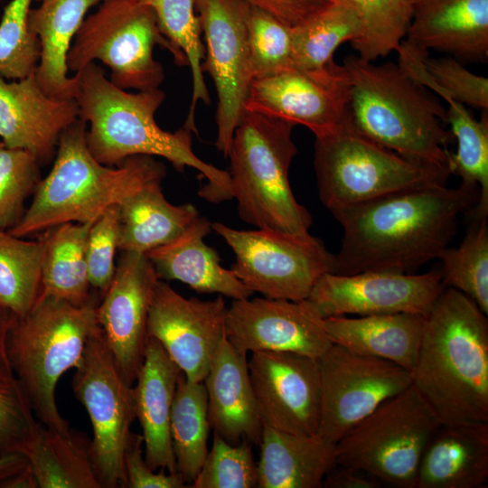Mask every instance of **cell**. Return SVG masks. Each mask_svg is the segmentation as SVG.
Returning a JSON list of instances; mask_svg holds the SVG:
<instances>
[{
    "label": "cell",
    "instance_id": "cell-40",
    "mask_svg": "<svg viewBox=\"0 0 488 488\" xmlns=\"http://www.w3.org/2000/svg\"><path fill=\"white\" fill-rule=\"evenodd\" d=\"M350 5L360 21V33L351 44L367 61L397 52L412 17V0H329Z\"/></svg>",
    "mask_w": 488,
    "mask_h": 488
},
{
    "label": "cell",
    "instance_id": "cell-34",
    "mask_svg": "<svg viewBox=\"0 0 488 488\" xmlns=\"http://www.w3.org/2000/svg\"><path fill=\"white\" fill-rule=\"evenodd\" d=\"M448 104L446 123L457 142L455 153H448L450 174L461 178V183L479 189L476 204L465 214L470 219L488 217V114L475 119L464 104L454 99Z\"/></svg>",
    "mask_w": 488,
    "mask_h": 488
},
{
    "label": "cell",
    "instance_id": "cell-31",
    "mask_svg": "<svg viewBox=\"0 0 488 488\" xmlns=\"http://www.w3.org/2000/svg\"><path fill=\"white\" fill-rule=\"evenodd\" d=\"M91 441L80 432L67 434L38 426L23 455L41 488H101L90 453Z\"/></svg>",
    "mask_w": 488,
    "mask_h": 488
},
{
    "label": "cell",
    "instance_id": "cell-39",
    "mask_svg": "<svg viewBox=\"0 0 488 488\" xmlns=\"http://www.w3.org/2000/svg\"><path fill=\"white\" fill-rule=\"evenodd\" d=\"M468 230L456 248L439 255L440 272L446 287L472 299L488 314V217L470 219Z\"/></svg>",
    "mask_w": 488,
    "mask_h": 488
},
{
    "label": "cell",
    "instance_id": "cell-48",
    "mask_svg": "<svg viewBox=\"0 0 488 488\" xmlns=\"http://www.w3.org/2000/svg\"><path fill=\"white\" fill-rule=\"evenodd\" d=\"M288 27H296L326 6L329 0H245Z\"/></svg>",
    "mask_w": 488,
    "mask_h": 488
},
{
    "label": "cell",
    "instance_id": "cell-14",
    "mask_svg": "<svg viewBox=\"0 0 488 488\" xmlns=\"http://www.w3.org/2000/svg\"><path fill=\"white\" fill-rule=\"evenodd\" d=\"M195 9L205 42L202 72L209 73L218 96L215 145L227 157L253 80L248 40L250 5L245 0H195Z\"/></svg>",
    "mask_w": 488,
    "mask_h": 488
},
{
    "label": "cell",
    "instance_id": "cell-33",
    "mask_svg": "<svg viewBox=\"0 0 488 488\" xmlns=\"http://www.w3.org/2000/svg\"><path fill=\"white\" fill-rule=\"evenodd\" d=\"M207 393L203 381L180 373L173 401L170 435L177 473L192 483L208 454L210 430Z\"/></svg>",
    "mask_w": 488,
    "mask_h": 488
},
{
    "label": "cell",
    "instance_id": "cell-25",
    "mask_svg": "<svg viewBox=\"0 0 488 488\" xmlns=\"http://www.w3.org/2000/svg\"><path fill=\"white\" fill-rule=\"evenodd\" d=\"M488 480V422L442 423L429 439L415 488H481Z\"/></svg>",
    "mask_w": 488,
    "mask_h": 488
},
{
    "label": "cell",
    "instance_id": "cell-13",
    "mask_svg": "<svg viewBox=\"0 0 488 488\" xmlns=\"http://www.w3.org/2000/svg\"><path fill=\"white\" fill-rule=\"evenodd\" d=\"M322 408L317 436L336 444L388 399L412 385L410 371L333 343L319 358Z\"/></svg>",
    "mask_w": 488,
    "mask_h": 488
},
{
    "label": "cell",
    "instance_id": "cell-7",
    "mask_svg": "<svg viewBox=\"0 0 488 488\" xmlns=\"http://www.w3.org/2000/svg\"><path fill=\"white\" fill-rule=\"evenodd\" d=\"M92 301L77 306L52 296H40L22 317H14L7 336L13 372L42 426L67 434L71 428L57 408L60 378L76 368L98 326Z\"/></svg>",
    "mask_w": 488,
    "mask_h": 488
},
{
    "label": "cell",
    "instance_id": "cell-22",
    "mask_svg": "<svg viewBox=\"0 0 488 488\" xmlns=\"http://www.w3.org/2000/svg\"><path fill=\"white\" fill-rule=\"evenodd\" d=\"M405 41L420 50L445 52L455 60L485 62L488 0H412Z\"/></svg>",
    "mask_w": 488,
    "mask_h": 488
},
{
    "label": "cell",
    "instance_id": "cell-15",
    "mask_svg": "<svg viewBox=\"0 0 488 488\" xmlns=\"http://www.w3.org/2000/svg\"><path fill=\"white\" fill-rule=\"evenodd\" d=\"M445 287L440 269L423 274L328 272L316 282L307 300L324 319L395 313L426 316Z\"/></svg>",
    "mask_w": 488,
    "mask_h": 488
},
{
    "label": "cell",
    "instance_id": "cell-27",
    "mask_svg": "<svg viewBox=\"0 0 488 488\" xmlns=\"http://www.w3.org/2000/svg\"><path fill=\"white\" fill-rule=\"evenodd\" d=\"M102 1L40 0V5L30 10L28 26L41 47L35 77L48 96L75 99L77 77L68 74V53L87 13Z\"/></svg>",
    "mask_w": 488,
    "mask_h": 488
},
{
    "label": "cell",
    "instance_id": "cell-38",
    "mask_svg": "<svg viewBox=\"0 0 488 488\" xmlns=\"http://www.w3.org/2000/svg\"><path fill=\"white\" fill-rule=\"evenodd\" d=\"M43 239L0 230V305L14 317L25 315L42 292Z\"/></svg>",
    "mask_w": 488,
    "mask_h": 488
},
{
    "label": "cell",
    "instance_id": "cell-16",
    "mask_svg": "<svg viewBox=\"0 0 488 488\" xmlns=\"http://www.w3.org/2000/svg\"><path fill=\"white\" fill-rule=\"evenodd\" d=\"M226 312L221 295L212 300L185 298L159 279L149 306L147 337L161 343L187 380L201 382L225 338Z\"/></svg>",
    "mask_w": 488,
    "mask_h": 488
},
{
    "label": "cell",
    "instance_id": "cell-29",
    "mask_svg": "<svg viewBox=\"0 0 488 488\" xmlns=\"http://www.w3.org/2000/svg\"><path fill=\"white\" fill-rule=\"evenodd\" d=\"M258 466L259 488H320L336 464L335 444L263 426Z\"/></svg>",
    "mask_w": 488,
    "mask_h": 488
},
{
    "label": "cell",
    "instance_id": "cell-30",
    "mask_svg": "<svg viewBox=\"0 0 488 488\" xmlns=\"http://www.w3.org/2000/svg\"><path fill=\"white\" fill-rule=\"evenodd\" d=\"M155 181L118 206L119 251L145 254L179 236L200 214L192 204L174 205Z\"/></svg>",
    "mask_w": 488,
    "mask_h": 488
},
{
    "label": "cell",
    "instance_id": "cell-9",
    "mask_svg": "<svg viewBox=\"0 0 488 488\" xmlns=\"http://www.w3.org/2000/svg\"><path fill=\"white\" fill-rule=\"evenodd\" d=\"M159 45L174 62L184 61L162 34L153 10L137 0H103L87 15L67 57L71 72L100 61L110 70L108 79L122 89H158L164 80L163 65L154 58Z\"/></svg>",
    "mask_w": 488,
    "mask_h": 488
},
{
    "label": "cell",
    "instance_id": "cell-23",
    "mask_svg": "<svg viewBox=\"0 0 488 488\" xmlns=\"http://www.w3.org/2000/svg\"><path fill=\"white\" fill-rule=\"evenodd\" d=\"M211 428L231 445H259L263 421L250 382L247 355L221 343L203 380Z\"/></svg>",
    "mask_w": 488,
    "mask_h": 488
},
{
    "label": "cell",
    "instance_id": "cell-8",
    "mask_svg": "<svg viewBox=\"0 0 488 488\" xmlns=\"http://www.w3.org/2000/svg\"><path fill=\"white\" fill-rule=\"evenodd\" d=\"M314 166L320 201L331 212L399 191L446 184L451 175L377 144L347 117L334 131L315 137Z\"/></svg>",
    "mask_w": 488,
    "mask_h": 488
},
{
    "label": "cell",
    "instance_id": "cell-2",
    "mask_svg": "<svg viewBox=\"0 0 488 488\" xmlns=\"http://www.w3.org/2000/svg\"><path fill=\"white\" fill-rule=\"evenodd\" d=\"M75 74L79 118L87 124V145L99 163L117 166L135 155L163 157L181 173L186 167L197 170L207 180L199 191L207 202L233 198L229 172L195 155L190 130L169 132L156 123L155 113L165 99L162 89H122L96 62Z\"/></svg>",
    "mask_w": 488,
    "mask_h": 488
},
{
    "label": "cell",
    "instance_id": "cell-11",
    "mask_svg": "<svg viewBox=\"0 0 488 488\" xmlns=\"http://www.w3.org/2000/svg\"><path fill=\"white\" fill-rule=\"evenodd\" d=\"M212 230L235 255L230 267L235 276L264 297L305 300L320 277L333 271V255L310 233L241 230L221 222H212Z\"/></svg>",
    "mask_w": 488,
    "mask_h": 488
},
{
    "label": "cell",
    "instance_id": "cell-28",
    "mask_svg": "<svg viewBox=\"0 0 488 488\" xmlns=\"http://www.w3.org/2000/svg\"><path fill=\"white\" fill-rule=\"evenodd\" d=\"M333 343L358 354L393 362L412 371L424 329L425 315L395 313L324 319Z\"/></svg>",
    "mask_w": 488,
    "mask_h": 488
},
{
    "label": "cell",
    "instance_id": "cell-36",
    "mask_svg": "<svg viewBox=\"0 0 488 488\" xmlns=\"http://www.w3.org/2000/svg\"><path fill=\"white\" fill-rule=\"evenodd\" d=\"M293 68L323 70L335 62V50L360 33L356 12L347 4L330 1L312 17L291 28Z\"/></svg>",
    "mask_w": 488,
    "mask_h": 488
},
{
    "label": "cell",
    "instance_id": "cell-6",
    "mask_svg": "<svg viewBox=\"0 0 488 488\" xmlns=\"http://www.w3.org/2000/svg\"><path fill=\"white\" fill-rule=\"evenodd\" d=\"M295 124L244 110L228 156L232 196L239 218L257 229L309 233L310 212L296 199L289 168L297 153Z\"/></svg>",
    "mask_w": 488,
    "mask_h": 488
},
{
    "label": "cell",
    "instance_id": "cell-32",
    "mask_svg": "<svg viewBox=\"0 0 488 488\" xmlns=\"http://www.w3.org/2000/svg\"><path fill=\"white\" fill-rule=\"evenodd\" d=\"M92 222H68L42 231L40 296L55 297L77 306L97 300L91 294L86 261Z\"/></svg>",
    "mask_w": 488,
    "mask_h": 488
},
{
    "label": "cell",
    "instance_id": "cell-18",
    "mask_svg": "<svg viewBox=\"0 0 488 488\" xmlns=\"http://www.w3.org/2000/svg\"><path fill=\"white\" fill-rule=\"evenodd\" d=\"M225 336L240 353L296 352L318 359L333 344L324 318L307 300L233 299Z\"/></svg>",
    "mask_w": 488,
    "mask_h": 488
},
{
    "label": "cell",
    "instance_id": "cell-45",
    "mask_svg": "<svg viewBox=\"0 0 488 488\" xmlns=\"http://www.w3.org/2000/svg\"><path fill=\"white\" fill-rule=\"evenodd\" d=\"M119 242L118 206L105 210L91 224L86 242L88 276L92 288L102 294L116 270L115 255Z\"/></svg>",
    "mask_w": 488,
    "mask_h": 488
},
{
    "label": "cell",
    "instance_id": "cell-26",
    "mask_svg": "<svg viewBox=\"0 0 488 488\" xmlns=\"http://www.w3.org/2000/svg\"><path fill=\"white\" fill-rule=\"evenodd\" d=\"M212 223L199 215L175 239L145 253L161 280H177L199 293H216L232 299L254 294L230 268L221 265L215 249L204 242Z\"/></svg>",
    "mask_w": 488,
    "mask_h": 488
},
{
    "label": "cell",
    "instance_id": "cell-21",
    "mask_svg": "<svg viewBox=\"0 0 488 488\" xmlns=\"http://www.w3.org/2000/svg\"><path fill=\"white\" fill-rule=\"evenodd\" d=\"M79 118L75 99H56L35 73L16 80L0 75V140L33 154L41 166L53 161L62 132Z\"/></svg>",
    "mask_w": 488,
    "mask_h": 488
},
{
    "label": "cell",
    "instance_id": "cell-10",
    "mask_svg": "<svg viewBox=\"0 0 488 488\" xmlns=\"http://www.w3.org/2000/svg\"><path fill=\"white\" fill-rule=\"evenodd\" d=\"M441 420L413 386L385 401L335 444L336 464L382 483L415 488L424 450Z\"/></svg>",
    "mask_w": 488,
    "mask_h": 488
},
{
    "label": "cell",
    "instance_id": "cell-19",
    "mask_svg": "<svg viewBox=\"0 0 488 488\" xmlns=\"http://www.w3.org/2000/svg\"><path fill=\"white\" fill-rule=\"evenodd\" d=\"M245 109L300 124L315 137L334 131L346 118L343 65L323 70L288 69L253 79Z\"/></svg>",
    "mask_w": 488,
    "mask_h": 488
},
{
    "label": "cell",
    "instance_id": "cell-17",
    "mask_svg": "<svg viewBox=\"0 0 488 488\" xmlns=\"http://www.w3.org/2000/svg\"><path fill=\"white\" fill-rule=\"evenodd\" d=\"M248 366L263 424L316 436L322 408L318 359L296 352H257Z\"/></svg>",
    "mask_w": 488,
    "mask_h": 488
},
{
    "label": "cell",
    "instance_id": "cell-42",
    "mask_svg": "<svg viewBox=\"0 0 488 488\" xmlns=\"http://www.w3.org/2000/svg\"><path fill=\"white\" fill-rule=\"evenodd\" d=\"M248 40L253 79L292 69V32L265 11L250 5Z\"/></svg>",
    "mask_w": 488,
    "mask_h": 488
},
{
    "label": "cell",
    "instance_id": "cell-20",
    "mask_svg": "<svg viewBox=\"0 0 488 488\" xmlns=\"http://www.w3.org/2000/svg\"><path fill=\"white\" fill-rule=\"evenodd\" d=\"M159 278L145 254L121 251L96 319L124 380L133 386L143 363L149 306Z\"/></svg>",
    "mask_w": 488,
    "mask_h": 488
},
{
    "label": "cell",
    "instance_id": "cell-5",
    "mask_svg": "<svg viewBox=\"0 0 488 488\" xmlns=\"http://www.w3.org/2000/svg\"><path fill=\"white\" fill-rule=\"evenodd\" d=\"M86 132L80 118L62 132L51 171L11 234L25 238L63 223L92 222L110 206L164 179L165 166L149 155L131 156L117 166L102 164L89 152Z\"/></svg>",
    "mask_w": 488,
    "mask_h": 488
},
{
    "label": "cell",
    "instance_id": "cell-37",
    "mask_svg": "<svg viewBox=\"0 0 488 488\" xmlns=\"http://www.w3.org/2000/svg\"><path fill=\"white\" fill-rule=\"evenodd\" d=\"M398 63L418 82L445 100L454 99L484 110L488 108V79L466 70L451 56L432 58L405 40Z\"/></svg>",
    "mask_w": 488,
    "mask_h": 488
},
{
    "label": "cell",
    "instance_id": "cell-44",
    "mask_svg": "<svg viewBox=\"0 0 488 488\" xmlns=\"http://www.w3.org/2000/svg\"><path fill=\"white\" fill-rule=\"evenodd\" d=\"M40 168L33 154L0 140V230H9L23 217L24 202L42 179Z\"/></svg>",
    "mask_w": 488,
    "mask_h": 488
},
{
    "label": "cell",
    "instance_id": "cell-43",
    "mask_svg": "<svg viewBox=\"0 0 488 488\" xmlns=\"http://www.w3.org/2000/svg\"><path fill=\"white\" fill-rule=\"evenodd\" d=\"M251 446L248 442L231 445L213 432L211 447L190 487H257L258 466Z\"/></svg>",
    "mask_w": 488,
    "mask_h": 488
},
{
    "label": "cell",
    "instance_id": "cell-41",
    "mask_svg": "<svg viewBox=\"0 0 488 488\" xmlns=\"http://www.w3.org/2000/svg\"><path fill=\"white\" fill-rule=\"evenodd\" d=\"M33 1L10 0L2 14L0 75L7 80H22L35 73L39 63L40 42L28 26Z\"/></svg>",
    "mask_w": 488,
    "mask_h": 488
},
{
    "label": "cell",
    "instance_id": "cell-1",
    "mask_svg": "<svg viewBox=\"0 0 488 488\" xmlns=\"http://www.w3.org/2000/svg\"><path fill=\"white\" fill-rule=\"evenodd\" d=\"M479 189L432 184L389 193L332 211L343 229L332 273L412 274L437 259L458 218L477 202Z\"/></svg>",
    "mask_w": 488,
    "mask_h": 488
},
{
    "label": "cell",
    "instance_id": "cell-12",
    "mask_svg": "<svg viewBox=\"0 0 488 488\" xmlns=\"http://www.w3.org/2000/svg\"><path fill=\"white\" fill-rule=\"evenodd\" d=\"M92 427L90 453L101 488H125L124 452L136 419L132 386L120 374L98 324L72 379Z\"/></svg>",
    "mask_w": 488,
    "mask_h": 488
},
{
    "label": "cell",
    "instance_id": "cell-49",
    "mask_svg": "<svg viewBox=\"0 0 488 488\" xmlns=\"http://www.w3.org/2000/svg\"><path fill=\"white\" fill-rule=\"evenodd\" d=\"M382 484L379 479L363 470L335 464L325 474L322 487L380 488Z\"/></svg>",
    "mask_w": 488,
    "mask_h": 488
},
{
    "label": "cell",
    "instance_id": "cell-35",
    "mask_svg": "<svg viewBox=\"0 0 488 488\" xmlns=\"http://www.w3.org/2000/svg\"><path fill=\"white\" fill-rule=\"evenodd\" d=\"M149 6L162 34L171 42L185 65L191 68L192 95L183 127L197 134L195 109L198 101L211 104V97L202 69L205 57L202 27L195 9V0H137Z\"/></svg>",
    "mask_w": 488,
    "mask_h": 488
},
{
    "label": "cell",
    "instance_id": "cell-4",
    "mask_svg": "<svg viewBox=\"0 0 488 488\" xmlns=\"http://www.w3.org/2000/svg\"><path fill=\"white\" fill-rule=\"evenodd\" d=\"M346 117L361 134L418 164L448 170L446 109L399 63L376 65L357 55L343 63ZM450 174V173H449Z\"/></svg>",
    "mask_w": 488,
    "mask_h": 488
},
{
    "label": "cell",
    "instance_id": "cell-47",
    "mask_svg": "<svg viewBox=\"0 0 488 488\" xmlns=\"http://www.w3.org/2000/svg\"><path fill=\"white\" fill-rule=\"evenodd\" d=\"M142 435L131 432L124 452L125 488H183L187 483L178 473L152 470L143 455Z\"/></svg>",
    "mask_w": 488,
    "mask_h": 488
},
{
    "label": "cell",
    "instance_id": "cell-50",
    "mask_svg": "<svg viewBox=\"0 0 488 488\" xmlns=\"http://www.w3.org/2000/svg\"><path fill=\"white\" fill-rule=\"evenodd\" d=\"M14 316L0 305V381L15 378L7 353V336Z\"/></svg>",
    "mask_w": 488,
    "mask_h": 488
},
{
    "label": "cell",
    "instance_id": "cell-3",
    "mask_svg": "<svg viewBox=\"0 0 488 488\" xmlns=\"http://www.w3.org/2000/svg\"><path fill=\"white\" fill-rule=\"evenodd\" d=\"M410 373L442 423L488 422V320L472 299L445 287L425 316Z\"/></svg>",
    "mask_w": 488,
    "mask_h": 488
},
{
    "label": "cell",
    "instance_id": "cell-24",
    "mask_svg": "<svg viewBox=\"0 0 488 488\" xmlns=\"http://www.w3.org/2000/svg\"><path fill=\"white\" fill-rule=\"evenodd\" d=\"M181 372L161 343L147 337L143 363L132 391L136 418L142 427L145 460L154 471L177 473L170 418Z\"/></svg>",
    "mask_w": 488,
    "mask_h": 488
},
{
    "label": "cell",
    "instance_id": "cell-46",
    "mask_svg": "<svg viewBox=\"0 0 488 488\" xmlns=\"http://www.w3.org/2000/svg\"><path fill=\"white\" fill-rule=\"evenodd\" d=\"M39 425L17 379L0 381V455L23 454Z\"/></svg>",
    "mask_w": 488,
    "mask_h": 488
},
{
    "label": "cell",
    "instance_id": "cell-51",
    "mask_svg": "<svg viewBox=\"0 0 488 488\" xmlns=\"http://www.w3.org/2000/svg\"><path fill=\"white\" fill-rule=\"evenodd\" d=\"M28 465L27 458L20 453L0 455V488Z\"/></svg>",
    "mask_w": 488,
    "mask_h": 488
}]
</instances>
